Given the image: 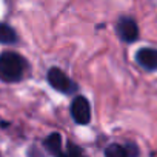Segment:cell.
Instances as JSON below:
<instances>
[{
	"label": "cell",
	"mask_w": 157,
	"mask_h": 157,
	"mask_svg": "<svg viewBox=\"0 0 157 157\" xmlns=\"http://www.w3.org/2000/svg\"><path fill=\"white\" fill-rule=\"evenodd\" d=\"M26 68L25 59L17 52H2L0 54V78L3 82L13 83L23 77Z\"/></svg>",
	"instance_id": "cell-1"
},
{
	"label": "cell",
	"mask_w": 157,
	"mask_h": 157,
	"mask_svg": "<svg viewBox=\"0 0 157 157\" xmlns=\"http://www.w3.org/2000/svg\"><path fill=\"white\" fill-rule=\"evenodd\" d=\"M46 78H48V83L54 90H57L63 94H74L77 91V85L60 68H51L46 74Z\"/></svg>",
	"instance_id": "cell-2"
},
{
	"label": "cell",
	"mask_w": 157,
	"mask_h": 157,
	"mask_svg": "<svg viewBox=\"0 0 157 157\" xmlns=\"http://www.w3.org/2000/svg\"><path fill=\"white\" fill-rule=\"evenodd\" d=\"M71 116L72 119L78 123V125H86L91 120V108H90V102L82 97L77 96L72 103H71Z\"/></svg>",
	"instance_id": "cell-3"
},
{
	"label": "cell",
	"mask_w": 157,
	"mask_h": 157,
	"mask_svg": "<svg viewBox=\"0 0 157 157\" xmlns=\"http://www.w3.org/2000/svg\"><path fill=\"white\" fill-rule=\"evenodd\" d=\"M116 31L123 42L131 43V42H136L139 39V26H137L136 20L131 17H122L117 22Z\"/></svg>",
	"instance_id": "cell-4"
},
{
	"label": "cell",
	"mask_w": 157,
	"mask_h": 157,
	"mask_svg": "<svg viewBox=\"0 0 157 157\" xmlns=\"http://www.w3.org/2000/svg\"><path fill=\"white\" fill-rule=\"evenodd\" d=\"M136 60L143 69L155 71L157 69V49H154V48H140L136 52Z\"/></svg>",
	"instance_id": "cell-5"
},
{
	"label": "cell",
	"mask_w": 157,
	"mask_h": 157,
	"mask_svg": "<svg viewBox=\"0 0 157 157\" xmlns=\"http://www.w3.org/2000/svg\"><path fill=\"white\" fill-rule=\"evenodd\" d=\"M139 152L140 151L134 143H128V145L113 143L105 149L106 157H136V155H139Z\"/></svg>",
	"instance_id": "cell-6"
},
{
	"label": "cell",
	"mask_w": 157,
	"mask_h": 157,
	"mask_svg": "<svg viewBox=\"0 0 157 157\" xmlns=\"http://www.w3.org/2000/svg\"><path fill=\"white\" fill-rule=\"evenodd\" d=\"M43 146L46 148V151L52 155H62V137L59 132H52L49 134L45 140H43Z\"/></svg>",
	"instance_id": "cell-7"
},
{
	"label": "cell",
	"mask_w": 157,
	"mask_h": 157,
	"mask_svg": "<svg viewBox=\"0 0 157 157\" xmlns=\"http://www.w3.org/2000/svg\"><path fill=\"white\" fill-rule=\"evenodd\" d=\"M16 42H17L16 31L6 23H0V43L11 45V43H16Z\"/></svg>",
	"instance_id": "cell-8"
},
{
	"label": "cell",
	"mask_w": 157,
	"mask_h": 157,
	"mask_svg": "<svg viewBox=\"0 0 157 157\" xmlns=\"http://www.w3.org/2000/svg\"><path fill=\"white\" fill-rule=\"evenodd\" d=\"M66 154L68 155H82L83 154V149L82 148H78V146H75L74 143H68V149H66Z\"/></svg>",
	"instance_id": "cell-9"
}]
</instances>
